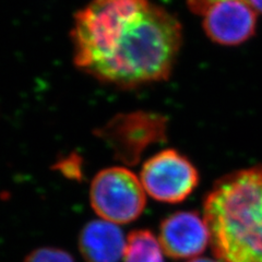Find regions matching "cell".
Masks as SVG:
<instances>
[{
    "instance_id": "1",
    "label": "cell",
    "mask_w": 262,
    "mask_h": 262,
    "mask_svg": "<svg viewBox=\"0 0 262 262\" xmlns=\"http://www.w3.org/2000/svg\"><path fill=\"white\" fill-rule=\"evenodd\" d=\"M71 40L78 69L104 83L136 88L168 77L182 29L149 0H93L76 13Z\"/></svg>"
},
{
    "instance_id": "12",
    "label": "cell",
    "mask_w": 262,
    "mask_h": 262,
    "mask_svg": "<svg viewBox=\"0 0 262 262\" xmlns=\"http://www.w3.org/2000/svg\"><path fill=\"white\" fill-rule=\"evenodd\" d=\"M188 262H222L220 260H214V259H211V258H194L191 259Z\"/></svg>"
},
{
    "instance_id": "10",
    "label": "cell",
    "mask_w": 262,
    "mask_h": 262,
    "mask_svg": "<svg viewBox=\"0 0 262 262\" xmlns=\"http://www.w3.org/2000/svg\"><path fill=\"white\" fill-rule=\"evenodd\" d=\"M24 262H76L73 257L59 248L42 247L32 251Z\"/></svg>"
},
{
    "instance_id": "5",
    "label": "cell",
    "mask_w": 262,
    "mask_h": 262,
    "mask_svg": "<svg viewBox=\"0 0 262 262\" xmlns=\"http://www.w3.org/2000/svg\"><path fill=\"white\" fill-rule=\"evenodd\" d=\"M161 125L158 117L146 113L122 114L98 128L95 135L103 139L118 160L134 164L147 144L157 141Z\"/></svg>"
},
{
    "instance_id": "6",
    "label": "cell",
    "mask_w": 262,
    "mask_h": 262,
    "mask_svg": "<svg viewBox=\"0 0 262 262\" xmlns=\"http://www.w3.org/2000/svg\"><path fill=\"white\" fill-rule=\"evenodd\" d=\"M203 28L221 45H238L255 33L257 12L247 0H213L204 10Z\"/></svg>"
},
{
    "instance_id": "8",
    "label": "cell",
    "mask_w": 262,
    "mask_h": 262,
    "mask_svg": "<svg viewBox=\"0 0 262 262\" xmlns=\"http://www.w3.org/2000/svg\"><path fill=\"white\" fill-rule=\"evenodd\" d=\"M126 246L121 228L105 220L91 221L79 235V250L85 262H120Z\"/></svg>"
},
{
    "instance_id": "9",
    "label": "cell",
    "mask_w": 262,
    "mask_h": 262,
    "mask_svg": "<svg viewBox=\"0 0 262 262\" xmlns=\"http://www.w3.org/2000/svg\"><path fill=\"white\" fill-rule=\"evenodd\" d=\"M124 262H165L159 239L146 229H138L127 237Z\"/></svg>"
},
{
    "instance_id": "13",
    "label": "cell",
    "mask_w": 262,
    "mask_h": 262,
    "mask_svg": "<svg viewBox=\"0 0 262 262\" xmlns=\"http://www.w3.org/2000/svg\"><path fill=\"white\" fill-rule=\"evenodd\" d=\"M212 2H213V0H212Z\"/></svg>"
},
{
    "instance_id": "11",
    "label": "cell",
    "mask_w": 262,
    "mask_h": 262,
    "mask_svg": "<svg viewBox=\"0 0 262 262\" xmlns=\"http://www.w3.org/2000/svg\"><path fill=\"white\" fill-rule=\"evenodd\" d=\"M247 2L256 12L262 13V0H247Z\"/></svg>"
},
{
    "instance_id": "3",
    "label": "cell",
    "mask_w": 262,
    "mask_h": 262,
    "mask_svg": "<svg viewBox=\"0 0 262 262\" xmlns=\"http://www.w3.org/2000/svg\"><path fill=\"white\" fill-rule=\"evenodd\" d=\"M90 202L96 214L114 224L136 221L145 208V191L133 171L108 167L95 175L90 188Z\"/></svg>"
},
{
    "instance_id": "2",
    "label": "cell",
    "mask_w": 262,
    "mask_h": 262,
    "mask_svg": "<svg viewBox=\"0 0 262 262\" xmlns=\"http://www.w3.org/2000/svg\"><path fill=\"white\" fill-rule=\"evenodd\" d=\"M211 245L222 262H262V166L221 178L204 201Z\"/></svg>"
},
{
    "instance_id": "7",
    "label": "cell",
    "mask_w": 262,
    "mask_h": 262,
    "mask_svg": "<svg viewBox=\"0 0 262 262\" xmlns=\"http://www.w3.org/2000/svg\"><path fill=\"white\" fill-rule=\"evenodd\" d=\"M159 242L163 251L174 259H194L211 244L204 216L195 211H179L163 221Z\"/></svg>"
},
{
    "instance_id": "4",
    "label": "cell",
    "mask_w": 262,
    "mask_h": 262,
    "mask_svg": "<svg viewBox=\"0 0 262 262\" xmlns=\"http://www.w3.org/2000/svg\"><path fill=\"white\" fill-rule=\"evenodd\" d=\"M140 180L154 200L179 203L198 186L199 175L189 160L175 150H165L144 163Z\"/></svg>"
}]
</instances>
